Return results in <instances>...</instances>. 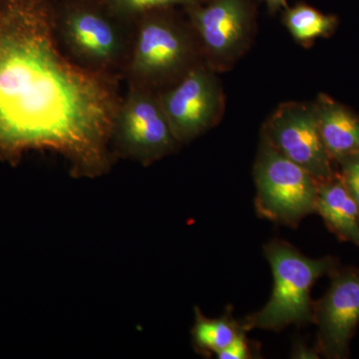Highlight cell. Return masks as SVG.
<instances>
[{"mask_svg":"<svg viewBox=\"0 0 359 359\" xmlns=\"http://www.w3.org/2000/svg\"><path fill=\"white\" fill-rule=\"evenodd\" d=\"M202 62L199 42L187 16L175 8L159 9L135 21L123 81L128 87L160 93Z\"/></svg>","mask_w":359,"mask_h":359,"instance_id":"3957f363","label":"cell"},{"mask_svg":"<svg viewBox=\"0 0 359 359\" xmlns=\"http://www.w3.org/2000/svg\"><path fill=\"white\" fill-rule=\"evenodd\" d=\"M242 325V323H241ZM247 330L240 328L235 339L217 355L219 359H252L262 358L259 346L247 337Z\"/></svg>","mask_w":359,"mask_h":359,"instance_id":"2e32d148","label":"cell"},{"mask_svg":"<svg viewBox=\"0 0 359 359\" xmlns=\"http://www.w3.org/2000/svg\"><path fill=\"white\" fill-rule=\"evenodd\" d=\"M316 214L320 215L332 231L342 242L359 248V208L348 193L339 173L318 182Z\"/></svg>","mask_w":359,"mask_h":359,"instance_id":"7c38bea8","label":"cell"},{"mask_svg":"<svg viewBox=\"0 0 359 359\" xmlns=\"http://www.w3.org/2000/svg\"><path fill=\"white\" fill-rule=\"evenodd\" d=\"M337 173L359 208V154L346 156L335 163Z\"/></svg>","mask_w":359,"mask_h":359,"instance_id":"e0dca14e","label":"cell"},{"mask_svg":"<svg viewBox=\"0 0 359 359\" xmlns=\"http://www.w3.org/2000/svg\"><path fill=\"white\" fill-rule=\"evenodd\" d=\"M313 103L321 139L334 164L346 156L359 154V116L325 94H320Z\"/></svg>","mask_w":359,"mask_h":359,"instance_id":"8fae6325","label":"cell"},{"mask_svg":"<svg viewBox=\"0 0 359 359\" xmlns=\"http://www.w3.org/2000/svg\"><path fill=\"white\" fill-rule=\"evenodd\" d=\"M330 276L327 294L314 302L316 347L325 358L344 359L359 325V269L339 266Z\"/></svg>","mask_w":359,"mask_h":359,"instance_id":"30bf717a","label":"cell"},{"mask_svg":"<svg viewBox=\"0 0 359 359\" xmlns=\"http://www.w3.org/2000/svg\"><path fill=\"white\" fill-rule=\"evenodd\" d=\"M111 11L134 22L144 14L165 8H184L203 4L205 0H100Z\"/></svg>","mask_w":359,"mask_h":359,"instance_id":"9a60e30c","label":"cell"},{"mask_svg":"<svg viewBox=\"0 0 359 359\" xmlns=\"http://www.w3.org/2000/svg\"><path fill=\"white\" fill-rule=\"evenodd\" d=\"M292 358H318L320 353L316 347L309 348L302 340H297L292 347Z\"/></svg>","mask_w":359,"mask_h":359,"instance_id":"ac0fdd59","label":"cell"},{"mask_svg":"<svg viewBox=\"0 0 359 359\" xmlns=\"http://www.w3.org/2000/svg\"><path fill=\"white\" fill-rule=\"evenodd\" d=\"M120 82L63 53L52 0H0V161L16 166L28 152L50 151L73 178L110 173Z\"/></svg>","mask_w":359,"mask_h":359,"instance_id":"6da1fadb","label":"cell"},{"mask_svg":"<svg viewBox=\"0 0 359 359\" xmlns=\"http://www.w3.org/2000/svg\"><path fill=\"white\" fill-rule=\"evenodd\" d=\"M241 327V321L233 318L231 308L219 318H210L196 306L195 323L191 330L194 349L205 358L218 355L233 341Z\"/></svg>","mask_w":359,"mask_h":359,"instance_id":"4fadbf2b","label":"cell"},{"mask_svg":"<svg viewBox=\"0 0 359 359\" xmlns=\"http://www.w3.org/2000/svg\"><path fill=\"white\" fill-rule=\"evenodd\" d=\"M52 27L63 53L83 69L123 81L135 23L100 0H52Z\"/></svg>","mask_w":359,"mask_h":359,"instance_id":"7a4b0ae2","label":"cell"},{"mask_svg":"<svg viewBox=\"0 0 359 359\" xmlns=\"http://www.w3.org/2000/svg\"><path fill=\"white\" fill-rule=\"evenodd\" d=\"M264 254L273 275V289L266 306L241 321L247 330L254 328L280 332L290 325L313 323L311 289L321 276L339 268L335 257L311 259L285 241L273 238L264 245Z\"/></svg>","mask_w":359,"mask_h":359,"instance_id":"277c9868","label":"cell"},{"mask_svg":"<svg viewBox=\"0 0 359 359\" xmlns=\"http://www.w3.org/2000/svg\"><path fill=\"white\" fill-rule=\"evenodd\" d=\"M268 6L269 13H276L282 11L283 8H287V0H263Z\"/></svg>","mask_w":359,"mask_h":359,"instance_id":"d6986e66","label":"cell"},{"mask_svg":"<svg viewBox=\"0 0 359 359\" xmlns=\"http://www.w3.org/2000/svg\"><path fill=\"white\" fill-rule=\"evenodd\" d=\"M181 147L158 93L127 86L111 128L110 150L115 160L149 167Z\"/></svg>","mask_w":359,"mask_h":359,"instance_id":"8992f818","label":"cell"},{"mask_svg":"<svg viewBox=\"0 0 359 359\" xmlns=\"http://www.w3.org/2000/svg\"><path fill=\"white\" fill-rule=\"evenodd\" d=\"M185 11L199 42L203 61L217 73L231 70L254 43V0H205Z\"/></svg>","mask_w":359,"mask_h":359,"instance_id":"52a82bcc","label":"cell"},{"mask_svg":"<svg viewBox=\"0 0 359 359\" xmlns=\"http://www.w3.org/2000/svg\"><path fill=\"white\" fill-rule=\"evenodd\" d=\"M218 74L202 62L178 83L158 93L172 131L182 146L214 128L223 118L226 98Z\"/></svg>","mask_w":359,"mask_h":359,"instance_id":"ba28073f","label":"cell"},{"mask_svg":"<svg viewBox=\"0 0 359 359\" xmlns=\"http://www.w3.org/2000/svg\"><path fill=\"white\" fill-rule=\"evenodd\" d=\"M283 23L297 43L311 47L320 39H327L337 29V16L320 13L306 4H297L285 8Z\"/></svg>","mask_w":359,"mask_h":359,"instance_id":"5bb4252c","label":"cell"},{"mask_svg":"<svg viewBox=\"0 0 359 359\" xmlns=\"http://www.w3.org/2000/svg\"><path fill=\"white\" fill-rule=\"evenodd\" d=\"M254 179L255 209L259 218L295 229L306 217L316 212L318 180L280 154L262 136Z\"/></svg>","mask_w":359,"mask_h":359,"instance_id":"5b68a950","label":"cell"},{"mask_svg":"<svg viewBox=\"0 0 359 359\" xmlns=\"http://www.w3.org/2000/svg\"><path fill=\"white\" fill-rule=\"evenodd\" d=\"M261 136L318 182L337 173V166L321 139L313 102L280 104L264 123Z\"/></svg>","mask_w":359,"mask_h":359,"instance_id":"9c48e42d","label":"cell"}]
</instances>
